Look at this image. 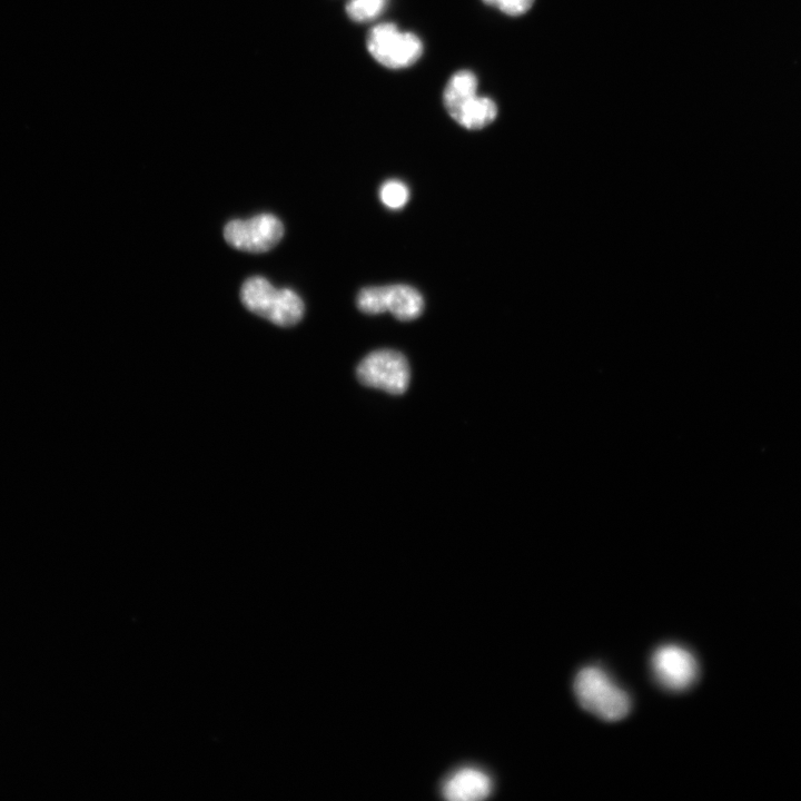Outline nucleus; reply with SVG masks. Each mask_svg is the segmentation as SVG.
Segmentation results:
<instances>
[{
	"label": "nucleus",
	"mask_w": 801,
	"mask_h": 801,
	"mask_svg": "<svg viewBox=\"0 0 801 801\" xmlns=\"http://www.w3.org/2000/svg\"><path fill=\"white\" fill-rule=\"evenodd\" d=\"M478 80L468 69L454 72L443 90L445 110L459 126L468 130H479L491 125L497 117V105L487 96L477 95Z\"/></svg>",
	"instance_id": "f257e3e1"
},
{
	"label": "nucleus",
	"mask_w": 801,
	"mask_h": 801,
	"mask_svg": "<svg viewBox=\"0 0 801 801\" xmlns=\"http://www.w3.org/2000/svg\"><path fill=\"white\" fill-rule=\"evenodd\" d=\"M574 693L583 709L605 721H619L630 711V698L609 674L597 666L578 671Z\"/></svg>",
	"instance_id": "f03ea898"
},
{
	"label": "nucleus",
	"mask_w": 801,
	"mask_h": 801,
	"mask_svg": "<svg viewBox=\"0 0 801 801\" xmlns=\"http://www.w3.org/2000/svg\"><path fill=\"white\" fill-rule=\"evenodd\" d=\"M240 298L247 309L281 327L296 325L304 315V303L295 291L275 288L260 276L243 284Z\"/></svg>",
	"instance_id": "7ed1b4c3"
},
{
	"label": "nucleus",
	"mask_w": 801,
	"mask_h": 801,
	"mask_svg": "<svg viewBox=\"0 0 801 801\" xmlns=\"http://www.w3.org/2000/svg\"><path fill=\"white\" fill-rule=\"evenodd\" d=\"M366 48L379 65L394 70L413 66L424 51L423 41L416 33L400 31L394 22L372 27L367 32Z\"/></svg>",
	"instance_id": "20e7f679"
},
{
	"label": "nucleus",
	"mask_w": 801,
	"mask_h": 801,
	"mask_svg": "<svg viewBox=\"0 0 801 801\" xmlns=\"http://www.w3.org/2000/svg\"><path fill=\"white\" fill-rule=\"evenodd\" d=\"M356 374L363 385L394 395L403 394L411 380L407 359L394 349L369 353L358 364Z\"/></svg>",
	"instance_id": "39448f33"
},
{
	"label": "nucleus",
	"mask_w": 801,
	"mask_h": 801,
	"mask_svg": "<svg viewBox=\"0 0 801 801\" xmlns=\"http://www.w3.org/2000/svg\"><path fill=\"white\" fill-rule=\"evenodd\" d=\"M284 236V225L271 214L249 219H234L226 224L224 237L234 248L248 253H264L275 247Z\"/></svg>",
	"instance_id": "423d86ee"
},
{
	"label": "nucleus",
	"mask_w": 801,
	"mask_h": 801,
	"mask_svg": "<svg viewBox=\"0 0 801 801\" xmlns=\"http://www.w3.org/2000/svg\"><path fill=\"white\" fill-rule=\"evenodd\" d=\"M651 664L659 683L672 691L685 690L698 676L694 656L679 645L666 644L659 647L652 656Z\"/></svg>",
	"instance_id": "0eeeda50"
},
{
	"label": "nucleus",
	"mask_w": 801,
	"mask_h": 801,
	"mask_svg": "<svg viewBox=\"0 0 801 801\" xmlns=\"http://www.w3.org/2000/svg\"><path fill=\"white\" fill-rule=\"evenodd\" d=\"M382 314L389 312L398 320H414L424 310V298L414 287L405 284L380 286Z\"/></svg>",
	"instance_id": "6e6552de"
},
{
	"label": "nucleus",
	"mask_w": 801,
	"mask_h": 801,
	"mask_svg": "<svg viewBox=\"0 0 801 801\" xmlns=\"http://www.w3.org/2000/svg\"><path fill=\"white\" fill-rule=\"evenodd\" d=\"M491 779L476 769H462L444 785V797L451 801H476L490 795Z\"/></svg>",
	"instance_id": "1a4fd4ad"
},
{
	"label": "nucleus",
	"mask_w": 801,
	"mask_h": 801,
	"mask_svg": "<svg viewBox=\"0 0 801 801\" xmlns=\"http://www.w3.org/2000/svg\"><path fill=\"white\" fill-rule=\"evenodd\" d=\"M389 0H347L345 12L357 23L374 21L387 9Z\"/></svg>",
	"instance_id": "9d476101"
},
{
	"label": "nucleus",
	"mask_w": 801,
	"mask_h": 801,
	"mask_svg": "<svg viewBox=\"0 0 801 801\" xmlns=\"http://www.w3.org/2000/svg\"><path fill=\"white\" fill-rule=\"evenodd\" d=\"M382 204L390 210H399L409 200V189L398 179L384 181L378 191Z\"/></svg>",
	"instance_id": "9b49d317"
},
{
	"label": "nucleus",
	"mask_w": 801,
	"mask_h": 801,
	"mask_svg": "<svg viewBox=\"0 0 801 801\" xmlns=\"http://www.w3.org/2000/svg\"><path fill=\"white\" fill-rule=\"evenodd\" d=\"M488 7L495 8L510 17H520L526 13L535 0H482Z\"/></svg>",
	"instance_id": "f8f14e48"
}]
</instances>
